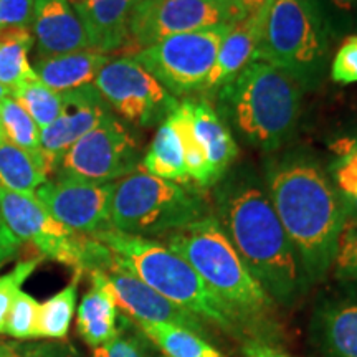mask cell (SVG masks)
Returning a JSON list of instances; mask_svg holds the SVG:
<instances>
[{"instance_id":"obj_8","label":"cell","mask_w":357,"mask_h":357,"mask_svg":"<svg viewBox=\"0 0 357 357\" xmlns=\"http://www.w3.org/2000/svg\"><path fill=\"white\" fill-rule=\"evenodd\" d=\"M234 24L172 35L132 55L172 96L204 91L223 37Z\"/></svg>"},{"instance_id":"obj_24","label":"cell","mask_w":357,"mask_h":357,"mask_svg":"<svg viewBox=\"0 0 357 357\" xmlns=\"http://www.w3.org/2000/svg\"><path fill=\"white\" fill-rule=\"evenodd\" d=\"M50 166L40 155H33L7 139L0 144V187L19 192L35 194L45 182H48Z\"/></svg>"},{"instance_id":"obj_42","label":"cell","mask_w":357,"mask_h":357,"mask_svg":"<svg viewBox=\"0 0 357 357\" xmlns=\"http://www.w3.org/2000/svg\"><path fill=\"white\" fill-rule=\"evenodd\" d=\"M235 3L243 19V17H247L253 12H258L263 7H270L273 3V0H235Z\"/></svg>"},{"instance_id":"obj_9","label":"cell","mask_w":357,"mask_h":357,"mask_svg":"<svg viewBox=\"0 0 357 357\" xmlns=\"http://www.w3.org/2000/svg\"><path fill=\"white\" fill-rule=\"evenodd\" d=\"M0 215L20 243H32L42 257L73 268L75 273H86L95 238L77 234L53 218L35 194L0 187Z\"/></svg>"},{"instance_id":"obj_41","label":"cell","mask_w":357,"mask_h":357,"mask_svg":"<svg viewBox=\"0 0 357 357\" xmlns=\"http://www.w3.org/2000/svg\"><path fill=\"white\" fill-rule=\"evenodd\" d=\"M242 356L243 357H293L287 354L284 351L278 349V347L261 344V342H255V341L243 342Z\"/></svg>"},{"instance_id":"obj_38","label":"cell","mask_w":357,"mask_h":357,"mask_svg":"<svg viewBox=\"0 0 357 357\" xmlns=\"http://www.w3.org/2000/svg\"><path fill=\"white\" fill-rule=\"evenodd\" d=\"M33 10L35 0H0V30L29 29Z\"/></svg>"},{"instance_id":"obj_33","label":"cell","mask_w":357,"mask_h":357,"mask_svg":"<svg viewBox=\"0 0 357 357\" xmlns=\"http://www.w3.org/2000/svg\"><path fill=\"white\" fill-rule=\"evenodd\" d=\"M331 270L337 280L357 281V217H347L342 225Z\"/></svg>"},{"instance_id":"obj_44","label":"cell","mask_w":357,"mask_h":357,"mask_svg":"<svg viewBox=\"0 0 357 357\" xmlns=\"http://www.w3.org/2000/svg\"><path fill=\"white\" fill-rule=\"evenodd\" d=\"M3 141H6V134H3V129L0 126V144H2Z\"/></svg>"},{"instance_id":"obj_32","label":"cell","mask_w":357,"mask_h":357,"mask_svg":"<svg viewBox=\"0 0 357 357\" xmlns=\"http://www.w3.org/2000/svg\"><path fill=\"white\" fill-rule=\"evenodd\" d=\"M20 102L22 108L30 114L40 131L48 128L60 116L61 111V93L53 91L38 78L30 79L20 86L13 95Z\"/></svg>"},{"instance_id":"obj_30","label":"cell","mask_w":357,"mask_h":357,"mask_svg":"<svg viewBox=\"0 0 357 357\" xmlns=\"http://www.w3.org/2000/svg\"><path fill=\"white\" fill-rule=\"evenodd\" d=\"M0 126L8 142L45 159L40 144V128L13 96H7L0 101Z\"/></svg>"},{"instance_id":"obj_1","label":"cell","mask_w":357,"mask_h":357,"mask_svg":"<svg viewBox=\"0 0 357 357\" xmlns=\"http://www.w3.org/2000/svg\"><path fill=\"white\" fill-rule=\"evenodd\" d=\"M268 197L287 231L307 287L328 276L347 212L328 169L311 151L296 147L265 164Z\"/></svg>"},{"instance_id":"obj_40","label":"cell","mask_w":357,"mask_h":357,"mask_svg":"<svg viewBox=\"0 0 357 357\" xmlns=\"http://www.w3.org/2000/svg\"><path fill=\"white\" fill-rule=\"evenodd\" d=\"M20 245L22 243L12 235V231L7 229L6 222H3L2 215H0V266H3L10 258L15 257Z\"/></svg>"},{"instance_id":"obj_36","label":"cell","mask_w":357,"mask_h":357,"mask_svg":"<svg viewBox=\"0 0 357 357\" xmlns=\"http://www.w3.org/2000/svg\"><path fill=\"white\" fill-rule=\"evenodd\" d=\"M331 38L347 33L354 26L357 0H316Z\"/></svg>"},{"instance_id":"obj_29","label":"cell","mask_w":357,"mask_h":357,"mask_svg":"<svg viewBox=\"0 0 357 357\" xmlns=\"http://www.w3.org/2000/svg\"><path fill=\"white\" fill-rule=\"evenodd\" d=\"M174 128L181 137L182 149H184V160L187 174H189L190 182L197 185L199 189H208L211 185V176H208L207 159H205L202 146L199 144L197 137L194 134V126H192V116L189 101L178 102L177 108L169 114Z\"/></svg>"},{"instance_id":"obj_18","label":"cell","mask_w":357,"mask_h":357,"mask_svg":"<svg viewBox=\"0 0 357 357\" xmlns=\"http://www.w3.org/2000/svg\"><path fill=\"white\" fill-rule=\"evenodd\" d=\"M32 26L38 56L63 55L89 48L82 22L68 0H35Z\"/></svg>"},{"instance_id":"obj_15","label":"cell","mask_w":357,"mask_h":357,"mask_svg":"<svg viewBox=\"0 0 357 357\" xmlns=\"http://www.w3.org/2000/svg\"><path fill=\"white\" fill-rule=\"evenodd\" d=\"M109 116H113V109L95 84L61 93L60 116L50 126L40 131L42 153L50 171H55L58 160L75 142L100 126Z\"/></svg>"},{"instance_id":"obj_39","label":"cell","mask_w":357,"mask_h":357,"mask_svg":"<svg viewBox=\"0 0 357 357\" xmlns=\"http://www.w3.org/2000/svg\"><path fill=\"white\" fill-rule=\"evenodd\" d=\"M0 357H71L66 347L60 346H22L0 342Z\"/></svg>"},{"instance_id":"obj_5","label":"cell","mask_w":357,"mask_h":357,"mask_svg":"<svg viewBox=\"0 0 357 357\" xmlns=\"http://www.w3.org/2000/svg\"><path fill=\"white\" fill-rule=\"evenodd\" d=\"M93 238L105 243L121 265L166 300L190 311L229 337L240 342L248 341L234 312L208 289L197 271L167 245L113 229L101 231Z\"/></svg>"},{"instance_id":"obj_7","label":"cell","mask_w":357,"mask_h":357,"mask_svg":"<svg viewBox=\"0 0 357 357\" xmlns=\"http://www.w3.org/2000/svg\"><path fill=\"white\" fill-rule=\"evenodd\" d=\"M331 40L316 0H273L257 60L287 71L303 89H316L324 78Z\"/></svg>"},{"instance_id":"obj_26","label":"cell","mask_w":357,"mask_h":357,"mask_svg":"<svg viewBox=\"0 0 357 357\" xmlns=\"http://www.w3.org/2000/svg\"><path fill=\"white\" fill-rule=\"evenodd\" d=\"M333 160L328 174L344 204L347 217H357V132L331 144Z\"/></svg>"},{"instance_id":"obj_31","label":"cell","mask_w":357,"mask_h":357,"mask_svg":"<svg viewBox=\"0 0 357 357\" xmlns=\"http://www.w3.org/2000/svg\"><path fill=\"white\" fill-rule=\"evenodd\" d=\"M93 357H166L159 347L142 333V329L129 319L119 318V331L105 346L96 347Z\"/></svg>"},{"instance_id":"obj_20","label":"cell","mask_w":357,"mask_h":357,"mask_svg":"<svg viewBox=\"0 0 357 357\" xmlns=\"http://www.w3.org/2000/svg\"><path fill=\"white\" fill-rule=\"evenodd\" d=\"M192 126L207 159L211 185H217L238 158V146L217 109L204 98H190Z\"/></svg>"},{"instance_id":"obj_23","label":"cell","mask_w":357,"mask_h":357,"mask_svg":"<svg viewBox=\"0 0 357 357\" xmlns=\"http://www.w3.org/2000/svg\"><path fill=\"white\" fill-rule=\"evenodd\" d=\"M139 169L151 176L189 185L190 178L185 167L184 149L169 116L160 123L149 149L141 159Z\"/></svg>"},{"instance_id":"obj_27","label":"cell","mask_w":357,"mask_h":357,"mask_svg":"<svg viewBox=\"0 0 357 357\" xmlns=\"http://www.w3.org/2000/svg\"><path fill=\"white\" fill-rule=\"evenodd\" d=\"M166 357H223L211 341L184 328L136 323Z\"/></svg>"},{"instance_id":"obj_35","label":"cell","mask_w":357,"mask_h":357,"mask_svg":"<svg viewBox=\"0 0 357 357\" xmlns=\"http://www.w3.org/2000/svg\"><path fill=\"white\" fill-rule=\"evenodd\" d=\"M38 263L40 258L20 261L17 263L13 270L0 276V334L6 331L8 312H10L12 303L15 300L17 293L20 291L22 284L25 283L26 278L33 273Z\"/></svg>"},{"instance_id":"obj_12","label":"cell","mask_w":357,"mask_h":357,"mask_svg":"<svg viewBox=\"0 0 357 357\" xmlns=\"http://www.w3.org/2000/svg\"><path fill=\"white\" fill-rule=\"evenodd\" d=\"M95 86L111 109L139 128L160 124L178 105L177 98L132 56L109 58Z\"/></svg>"},{"instance_id":"obj_17","label":"cell","mask_w":357,"mask_h":357,"mask_svg":"<svg viewBox=\"0 0 357 357\" xmlns=\"http://www.w3.org/2000/svg\"><path fill=\"white\" fill-rule=\"evenodd\" d=\"M268 10L270 7H263L258 12L250 13L242 20L235 22L229 33L222 40L215 63L208 75L204 91H217L222 84L230 82L252 61L257 60Z\"/></svg>"},{"instance_id":"obj_13","label":"cell","mask_w":357,"mask_h":357,"mask_svg":"<svg viewBox=\"0 0 357 357\" xmlns=\"http://www.w3.org/2000/svg\"><path fill=\"white\" fill-rule=\"evenodd\" d=\"M116 182L79 181L58 177L48 181L35 192L53 218L77 234L95 236L111 229V200Z\"/></svg>"},{"instance_id":"obj_6","label":"cell","mask_w":357,"mask_h":357,"mask_svg":"<svg viewBox=\"0 0 357 357\" xmlns=\"http://www.w3.org/2000/svg\"><path fill=\"white\" fill-rule=\"evenodd\" d=\"M212 215L207 200L185 184L137 169L116 182L111 200V229L134 236H160Z\"/></svg>"},{"instance_id":"obj_10","label":"cell","mask_w":357,"mask_h":357,"mask_svg":"<svg viewBox=\"0 0 357 357\" xmlns=\"http://www.w3.org/2000/svg\"><path fill=\"white\" fill-rule=\"evenodd\" d=\"M141 166V146L137 137L116 116L84 134L58 160V177L79 181L116 182Z\"/></svg>"},{"instance_id":"obj_37","label":"cell","mask_w":357,"mask_h":357,"mask_svg":"<svg viewBox=\"0 0 357 357\" xmlns=\"http://www.w3.org/2000/svg\"><path fill=\"white\" fill-rule=\"evenodd\" d=\"M331 78L339 84L357 83V35H347L331 63Z\"/></svg>"},{"instance_id":"obj_16","label":"cell","mask_w":357,"mask_h":357,"mask_svg":"<svg viewBox=\"0 0 357 357\" xmlns=\"http://www.w3.org/2000/svg\"><path fill=\"white\" fill-rule=\"evenodd\" d=\"M310 336L323 357H357V296L319 301L312 311Z\"/></svg>"},{"instance_id":"obj_21","label":"cell","mask_w":357,"mask_h":357,"mask_svg":"<svg viewBox=\"0 0 357 357\" xmlns=\"http://www.w3.org/2000/svg\"><path fill=\"white\" fill-rule=\"evenodd\" d=\"M108 61L106 53L86 48L63 55L38 56L33 71L40 82L53 91L66 93L95 84L98 73Z\"/></svg>"},{"instance_id":"obj_11","label":"cell","mask_w":357,"mask_h":357,"mask_svg":"<svg viewBox=\"0 0 357 357\" xmlns=\"http://www.w3.org/2000/svg\"><path fill=\"white\" fill-rule=\"evenodd\" d=\"M242 20L235 0H139L129 17L126 48L144 50L172 35Z\"/></svg>"},{"instance_id":"obj_25","label":"cell","mask_w":357,"mask_h":357,"mask_svg":"<svg viewBox=\"0 0 357 357\" xmlns=\"http://www.w3.org/2000/svg\"><path fill=\"white\" fill-rule=\"evenodd\" d=\"M33 35L29 29L0 30V84L10 96L26 82L37 78L29 61Z\"/></svg>"},{"instance_id":"obj_43","label":"cell","mask_w":357,"mask_h":357,"mask_svg":"<svg viewBox=\"0 0 357 357\" xmlns=\"http://www.w3.org/2000/svg\"><path fill=\"white\" fill-rule=\"evenodd\" d=\"M7 96H10V95H8V93H7V89L3 88L2 84H0V101H2L3 98H7Z\"/></svg>"},{"instance_id":"obj_22","label":"cell","mask_w":357,"mask_h":357,"mask_svg":"<svg viewBox=\"0 0 357 357\" xmlns=\"http://www.w3.org/2000/svg\"><path fill=\"white\" fill-rule=\"evenodd\" d=\"M91 289L84 294L78 307L77 329L89 347L105 346L119 331V311L113 294L98 271L88 273Z\"/></svg>"},{"instance_id":"obj_19","label":"cell","mask_w":357,"mask_h":357,"mask_svg":"<svg viewBox=\"0 0 357 357\" xmlns=\"http://www.w3.org/2000/svg\"><path fill=\"white\" fill-rule=\"evenodd\" d=\"M86 33L89 48L108 53L128 45L129 17L139 0H68Z\"/></svg>"},{"instance_id":"obj_34","label":"cell","mask_w":357,"mask_h":357,"mask_svg":"<svg viewBox=\"0 0 357 357\" xmlns=\"http://www.w3.org/2000/svg\"><path fill=\"white\" fill-rule=\"evenodd\" d=\"M40 305L29 293H17L6 323V334L15 339H35Z\"/></svg>"},{"instance_id":"obj_2","label":"cell","mask_w":357,"mask_h":357,"mask_svg":"<svg viewBox=\"0 0 357 357\" xmlns=\"http://www.w3.org/2000/svg\"><path fill=\"white\" fill-rule=\"evenodd\" d=\"M213 217L271 300L296 305L307 289L305 273L257 174L243 167L223 176L215 185Z\"/></svg>"},{"instance_id":"obj_3","label":"cell","mask_w":357,"mask_h":357,"mask_svg":"<svg viewBox=\"0 0 357 357\" xmlns=\"http://www.w3.org/2000/svg\"><path fill=\"white\" fill-rule=\"evenodd\" d=\"M166 245L184 258L234 312L248 341L278 347L283 337L278 305L250 273L213 213L169 234Z\"/></svg>"},{"instance_id":"obj_14","label":"cell","mask_w":357,"mask_h":357,"mask_svg":"<svg viewBox=\"0 0 357 357\" xmlns=\"http://www.w3.org/2000/svg\"><path fill=\"white\" fill-rule=\"evenodd\" d=\"M96 271L113 294L116 305L121 307L124 314L134 323L177 326V328H184L187 331L199 334L207 341L213 337L211 326L147 287L144 281H141L118 261L114 253L109 265Z\"/></svg>"},{"instance_id":"obj_28","label":"cell","mask_w":357,"mask_h":357,"mask_svg":"<svg viewBox=\"0 0 357 357\" xmlns=\"http://www.w3.org/2000/svg\"><path fill=\"white\" fill-rule=\"evenodd\" d=\"M82 275L75 273L71 283L40 305L35 337L63 339L68 334L71 318L75 314L78 300V283Z\"/></svg>"},{"instance_id":"obj_4","label":"cell","mask_w":357,"mask_h":357,"mask_svg":"<svg viewBox=\"0 0 357 357\" xmlns=\"http://www.w3.org/2000/svg\"><path fill=\"white\" fill-rule=\"evenodd\" d=\"M303 86L287 71L252 61L217 89V113L245 144L276 153L294 134Z\"/></svg>"},{"instance_id":"obj_45","label":"cell","mask_w":357,"mask_h":357,"mask_svg":"<svg viewBox=\"0 0 357 357\" xmlns=\"http://www.w3.org/2000/svg\"><path fill=\"white\" fill-rule=\"evenodd\" d=\"M218 2H230V0H218Z\"/></svg>"}]
</instances>
